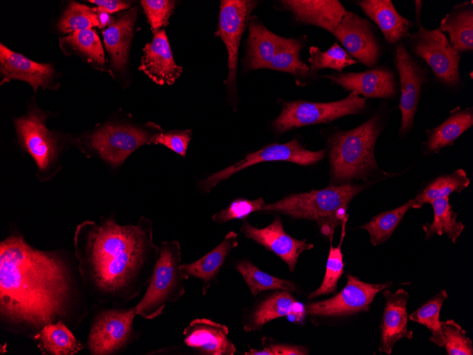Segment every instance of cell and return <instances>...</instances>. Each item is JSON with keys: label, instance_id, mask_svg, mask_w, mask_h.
<instances>
[{"label": "cell", "instance_id": "cell-1", "mask_svg": "<svg viewBox=\"0 0 473 355\" xmlns=\"http://www.w3.org/2000/svg\"><path fill=\"white\" fill-rule=\"evenodd\" d=\"M87 315L77 281L59 252L42 251L22 235L0 244V320L3 328L37 340L47 325L77 326Z\"/></svg>", "mask_w": 473, "mask_h": 355}, {"label": "cell", "instance_id": "cell-2", "mask_svg": "<svg viewBox=\"0 0 473 355\" xmlns=\"http://www.w3.org/2000/svg\"><path fill=\"white\" fill-rule=\"evenodd\" d=\"M152 222L121 225L114 217L85 221L75 231V255L85 288L101 303L125 305L149 283L159 255Z\"/></svg>", "mask_w": 473, "mask_h": 355}, {"label": "cell", "instance_id": "cell-3", "mask_svg": "<svg viewBox=\"0 0 473 355\" xmlns=\"http://www.w3.org/2000/svg\"><path fill=\"white\" fill-rule=\"evenodd\" d=\"M358 185L330 186L321 190L288 196L265 204L262 211L279 212L294 218L316 221L321 232L332 242L335 230L347 216L348 203L361 190Z\"/></svg>", "mask_w": 473, "mask_h": 355}, {"label": "cell", "instance_id": "cell-4", "mask_svg": "<svg viewBox=\"0 0 473 355\" xmlns=\"http://www.w3.org/2000/svg\"><path fill=\"white\" fill-rule=\"evenodd\" d=\"M381 128L378 115L348 131H338L328 140L333 180L343 182L365 178L377 168L374 155Z\"/></svg>", "mask_w": 473, "mask_h": 355}, {"label": "cell", "instance_id": "cell-5", "mask_svg": "<svg viewBox=\"0 0 473 355\" xmlns=\"http://www.w3.org/2000/svg\"><path fill=\"white\" fill-rule=\"evenodd\" d=\"M181 262L179 242L177 240L162 242L146 292L134 306L136 315L153 320L163 312L167 304L176 303L182 298L186 289L179 269Z\"/></svg>", "mask_w": 473, "mask_h": 355}, {"label": "cell", "instance_id": "cell-6", "mask_svg": "<svg viewBox=\"0 0 473 355\" xmlns=\"http://www.w3.org/2000/svg\"><path fill=\"white\" fill-rule=\"evenodd\" d=\"M366 106V98L355 91L339 101L317 103L302 100L283 104L279 116L272 125L277 133H283L304 125L329 123L338 118L361 112Z\"/></svg>", "mask_w": 473, "mask_h": 355}, {"label": "cell", "instance_id": "cell-7", "mask_svg": "<svg viewBox=\"0 0 473 355\" xmlns=\"http://www.w3.org/2000/svg\"><path fill=\"white\" fill-rule=\"evenodd\" d=\"M134 307L101 310L93 317L88 349L93 355H110L123 351L138 340L141 332L135 329Z\"/></svg>", "mask_w": 473, "mask_h": 355}, {"label": "cell", "instance_id": "cell-8", "mask_svg": "<svg viewBox=\"0 0 473 355\" xmlns=\"http://www.w3.org/2000/svg\"><path fill=\"white\" fill-rule=\"evenodd\" d=\"M409 44L413 52L431 67L437 81L448 87L460 84L461 55L439 29L428 30L419 23L418 30L409 35Z\"/></svg>", "mask_w": 473, "mask_h": 355}, {"label": "cell", "instance_id": "cell-9", "mask_svg": "<svg viewBox=\"0 0 473 355\" xmlns=\"http://www.w3.org/2000/svg\"><path fill=\"white\" fill-rule=\"evenodd\" d=\"M324 150L311 151L305 149L297 138L284 143H274L251 152L242 160L226 169L215 172L200 182L204 191L209 192L219 182L246 167L263 162L286 161L300 165H309L318 162L325 156Z\"/></svg>", "mask_w": 473, "mask_h": 355}, {"label": "cell", "instance_id": "cell-10", "mask_svg": "<svg viewBox=\"0 0 473 355\" xmlns=\"http://www.w3.org/2000/svg\"><path fill=\"white\" fill-rule=\"evenodd\" d=\"M217 30L215 35L224 42L228 55L229 73L224 84L235 89L238 50L241 35L248 25L250 14L257 1L250 0H222Z\"/></svg>", "mask_w": 473, "mask_h": 355}, {"label": "cell", "instance_id": "cell-11", "mask_svg": "<svg viewBox=\"0 0 473 355\" xmlns=\"http://www.w3.org/2000/svg\"><path fill=\"white\" fill-rule=\"evenodd\" d=\"M154 136L139 128L107 124L90 136L89 143L105 161L115 168L138 147L152 143Z\"/></svg>", "mask_w": 473, "mask_h": 355}, {"label": "cell", "instance_id": "cell-12", "mask_svg": "<svg viewBox=\"0 0 473 355\" xmlns=\"http://www.w3.org/2000/svg\"><path fill=\"white\" fill-rule=\"evenodd\" d=\"M344 288L334 297L306 305V312L317 316H345L367 311L374 297L380 291L391 287L392 282L367 283L351 274L347 275Z\"/></svg>", "mask_w": 473, "mask_h": 355}, {"label": "cell", "instance_id": "cell-13", "mask_svg": "<svg viewBox=\"0 0 473 355\" xmlns=\"http://www.w3.org/2000/svg\"><path fill=\"white\" fill-rule=\"evenodd\" d=\"M47 115L32 110L16 118L15 127L21 145L35 162L40 174H47L57 155V143L45 125Z\"/></svg>", "mask_w": 473, "mask_h": 355}, {"label": "cell", "instance_id": "cell-14", "mask_svg": "<svg viewBox=\"0 0 473 355\" xmlns=\"http://www.w3.org/2000/svg\"><path fill=\"white\" fill-rule=\"evenodd\" d=\"M332 34L347 53L369 68L377 66L381 50L372 25L365 18L348 11Z\"/></svg>", "mask_w": 473, "mask_h": 355}, {"label": "cell", "instance_id": "cell-15", "mask_svg": "<svg viewBox=\"0 0 473 355\" xmlns=\"http://www.w3.org/2000/svg\"><path fill=\"white\" fill-rule=\"evenodd\" d=\"M394 63L401 84L399 133L404 134L412 126L426 74L401 43L397 45Z\"/></svg>", "mask_w": 473, "mask_h": 355}, {"label": "cell", "instance_id": "cell-16", "mask_svg": "<svg viewBox=\"0 0 473 355\" xmlns=\"http://www.w3.org/2000/svg\"><path fill=\"white\" fill-rule=\"evenodd\" d=\"M240 230L245 237L280 257L292 272L301 253L313 247V244L307 243L306 240H296L287 234L280 217H275L270 225L263 228H257L244 220Z\"/></svg>", "mask_w": 473, "mask_h": 355}, {"label": "cell", "instance_id": "cell-17", "mask_svg": "<svg viewBox=\"0 0 473 355\" xmlns=\"http://www.w3.org/2000/svg\"><path fill=\"white\" fill-rule=\"evenodd\" d=\"M346 91H355L364 98H390L397 92L393 72L387 67H377L361 72L331 74L322 76Z\"/></svg>", "mask_w": 473, "mask_h": 355}, {"label": "cell", "instance_id": "cell-18", "mask_svg": "<svg viewBox=\"0 0 473 355\" xmlns=\"http://www.w3.org/2000/svg\"><path fill=\"white\" fill-rule=\"evenodd\" d=\"M183 342L202 355H233L236 349L229 339V329L207 318L193 320L183 329Z\"/></svg>", "mask_w": 473, "mask_h": 355}, {"label": "cell", "instance_id": "cell-19", "mask_svg": "<svg viewBox=\"0 0 473 355\" xmlns=\"http://www.w3.org/2000/svg\"><path fill=\"white\" fill-rule=\"evenodd\" d=\"M139 69L159 85L173 84L181 76L183 68L174 61L164 30L156 33L152 41L145 45Z\"/></svg>", "mask_w": 473, "mask_h": 355}, {"label": "cell", "instance_id": "cell-20", "mask_svg": "<svg viewBox=\"0 0 473 355\" xmlns=\"http://www.w3.org/2000/svg\"><path fill=\"white\" fill-rule=\"evenodd\" d=\"M383 295L386 305L381 325L380 350L390 354L398 340L413 338V332L407 327L406 305L409 294L404 289H398L395 293L384 291Z\"/></svg>", "mask_w": 473, "mask_h": 355}, {"label": "cell", "instance_id": "cell-21", "mask_svg": "<svg viewBox=\"0 0 473 355\" xmlns=\"http://www.w3.org/2000/svg\"><path fill=\"white\" fill-rule=\"evenodd\" d=\"M280 4L300 22L332 33L347 11L337 0H283Z\"/></svg>", "mask_w": 473, "mask_h": 355}, {"label": "cell", "instance_id": "cell-22", "mask_svg": "<svg viewBox=\"0 0 473 355\" xmlns=\"http://www.w3.org/2000/svg\"><path fill=\"white\" fill-rule=\"evenodd\" d=\"M0 69L4 77L2 81L21 79L28 82L35 92L39 86H47L54 72L50 64L35 62L2 44L0 47Z\"/></svg>", "mask_w": 473, "mask_h": 355}, {"label": "cell", "instance_id": "cell-23", "mask_svg": "<svg viewBox=\"0 0 473 355\" xmlns=\"http://www.w3.org/2000/svg\"><path fill=\"white\" fill-rule=\"evenodd\" d=\"M237 245V234L233 231L228 232L223 241L205 256L195 261L180 265V272L184 280L190 277L200 280L203 282L202 293L205 295L227 257Z\"/></svg>", "mask_w": 473, "mask_h": 355}, {"label": "cell", "instance_id": "cell-24", "mask_svg": "<svg viewBox=\"0 0 473 355\" xmlns=\"http://www.w3.org/2000/svg\"><path fill=\"white\" fill-rule=\"evenodd\" d=\"M357 4L377 25L387 43H395L409 35L411 22L399 14L392 1L362 0Z\"/></svg>", "mask_w": 473, "mask_h": 355}, {"label": "cell", "instance_id": "cell-25", "mask_svg": "<svg viewBox=\"0 0 473 355\" xmlns=\"http://www.w3.org/2000/svg\"><path fill=\"white\" fill-rule=\"evenodd\" d=\"M248 50L244 62L249 71L269 69L283 40L253 18L249 23Z\"/></svg>", "mask_w": 473, "mask_h": 355}, {"label": "cell", "instance_id": "cell-26", "mask_svg": "<svg viewBox=\"0 0 473 355\" xmlns=\"http://www.w3.org/2000/svg\"><path fill=\"white\" fill-rule=\"evenodd\" d=\"M137 18V9L132 8L103 31V37L113 67L118 71L126 66L128 50Z\"/></svg>", "mask_w": 473, "mask_h": 355}, {"label": "cell", "instance_id": "cell-27", "mask_svg": "<svg viewBox=\"0 0 473 355\" xmlns=\"http://www.w3.org/2000/svg\"><path fill=\"white\" fill-rule=\"evenodd\" d=\"M441 32L449 35L450 43L457 52L473 50V1L456 4L440 24Z\"/></svg>", "mask_w": 473, "mask_h": 355}, {"label": "cell", "instance_id": "cell-28", "mask_svg": "<svg viewBox=\"0 0 473 355\" xmlns=\"http://www.w3.org/2000/svg\"><path fill=\"white\" fill-rule=\"evenodd\" d=\"M296 300L287 291L276 292L260 303L244 322L246 332L261 329L266 322L294 312Z\"/></svg>", "mask_w": 473, "mask_h": 355}, {"label": "cell", "instance_id": "cell-29", "mask_svg": "<svg viewBox=\"0 0 473 355\" xmlns=\"http://www.w3.org/2000/svg\"><path fill=\"white\" fill-rule=\"evenodd\" d=\"M472 124V108L455 111L442 124L429 131L426 145L427 150L437 152L452 145Z\"/></svg>", "mask_w": 473, "mask_h": 355}, {"label": "cell", "instance_id": "cell-30", "mask_svg": "<svg viewBox=\"0 0 473 355\" xmlns=\"http://www.w3.org/2000/svg\"><path fill=\"white\" fill-rule=\"evenodd\" d=\"M36 341L42 352L47 354L70 355L82 349L81 343L62 321L44 327Z\"/></svg>", "mask_w": 473, "mask_h": 355}, {"label": "cell", "instance_id": "cell-31", "mask_svg": "<svg viewBox=\"0 0 473 355\" xmlns=\"http://www.w3.org/2000/svg\"><path fill=\"white\" fill-rule=\"evenodd\" d=\"M430 203L433 208L434 217L431 223L423 225L426 235V240L434 234L438 235L445 234L453 243H455L465 225L457 220V214L453 211L452 206L450 205L448 197L433 200Z\"/></svg>", "mask_w": 473, "mask_h": 355}, {"label": "cell", "instance_id": "cell-32", "mask_svg": "<svg viewBox=\"0 0 473 355\" xmlns=\"http://www.w3.org/2000/svg\"><path fill=\"white\" fill-rule=\"evenodd\" d=\"M304 45L302 40L283 38L269 69L290 73L296 78L312 77L315 72L300 57V50Z\"/></svg>", "mask_w": 473, "mask_h": 355}, {"label": "cell", "instance_id": "cell-33", "mask_svg": "<svg viewBox=\"0 0 473 355\" xmlns=\"http://www.w3.org/2000/svg\"><path fill=\"white\" fill-rule=\"evenodd\" d=\"M469 181L465 171L462 169L450 174L439 176L415 198L413 208H421L424 203L448 197L452 192H460L468 186Z\"/></svg>", "mask_w": 473, "mask_h": 355}, {"label": "cell", "instance_id": "cell-34", "mask_svg": "<svg viewBox=\"0 0 473 355\" xmlns=\"http://www.w3.org/2000/svg\"><path fill=\"white\" fill-rule=\"evenodd\" d=\"M236 269L244 279L253 296L266 290H282L287 292L297 291L295 284L291 281L273 276L261 271L251 261H239L236 264Z\"/></svg>", "mask_w": 473, "mask_h": 355}, {"label": "cell", "instance_id": "cell-35", "mask_svg": "<svg viewBox=\"0 0 473 355\" xmlns=\"http://www.w3.org/2000/svg\"><path fill=\"white\" fill-rule=\"evenodd\" d=\"M414 200H409L399 208L382 213L374 217L370 222L360 227L366 230L370 237V242L376 246L387 240L400 223L406 212L413 208Z\"/></svg>", "mask_w": 473, "mask_h": 355}, {"label": "cell", "instance_id": "cell-36", "mask_svg": "<svg viewBox=\"0 0 473 355\" xmlns=\"http://www.w3.org/2000/svg\"><path fill=\"white\" fill-rule=\"evenodd\" d=\"M447 298L446 291H440L409 315V320L425 325L431 332L430 339L438 346H444L439 316L442 305Z\"/></svg>", "mask_w": 473, "mask_h": 355}, {"label": "cell", "instance_id": "cell-37", "mask_svg": "<svg viewBox=\"0 0 473 355\" xmlns=\"http://www.w3.org/2000/svg\"><path fill=\"white\" fill-rule=\"evenodd\" d=\"M347 218L348 215L342 222V232L339 244L336 247H334L331 244L323 282L319 288L309 295V299L315 298L321 295L330 294L334 293L336 290L337 282L343 273L344 264L343 262L341 244L345 237V227Z\"/></svg>", "mask_w": 473, "mask_h": 355}, {"label": "cell", "instance_id": "cell-38", "mask_svg": "<svg viewBox=\"0 0 473 355\" xmlns=\"http://www.w3.org/2000/svg\"><path fill=\"white\" fill-rule=\"evenodd\" d=\"M95 26H100L96 12L75 1L69 4L58 23L59 30L64 33L91 29Z\"/></svg>", "mask_w": 473, "mask_h": 355}, {"label": "cell", "instance_id": "cell-39", "mask_svg": "<svg viewBox=\"0 0 473 355\" xmlns=\"http://www.w3.org/2000/svg\"><path fill=\"white\" fill-rule=\"evenodd\" d=\"M309 62L314 72L325 68L341 72L343 68L358 63L336 42L326 51L310 47Z\"/></svg>", "mask_w": 473, "mask_h": 355}, {"label": "cell", "instance_id": "cell-40", "mask_svg": "<svg viewBox=\"0 0 473 355\" xmlns=\"http://www.w3.org/2000/svg\"><path fill=\"white\" fill-rule=\"evenodd\" d=\"M65 43L73 46L90 60L103 64L104 53L100 39L94 30H76L63 38Z\"/></svg>", "mask_w": 473, "mask_h": 355}, {"label": "cell", "instance_id": "cell-41", "mask_svg": "<svg viewBox=\"0 0 473 355\" xmlns=\"http://www.w3.org/2000/svg\"><path fill=\"white\" fill-rule=\"evenodd\" d=\"M440 329L444 337V346L449 355H472L473 346L471 339L453 320L440 322Z\"/></svg>", "mask_w": 473, "mask_h": 355}, {"label": "cell", "instance_id": "cell-42", "mask_svg": "<svg viewBox=\"0 0 473 355\" xmlns=\"http://www.w3.org/2000/svg\"><path fill=\"white\" fill-rule=\"evenodd\" d=\"M265 203L261 198L255 200L239 198L233 201L228 207L216 213L212 217L217 223H224L234 219H244L251 213L262 211Z\"/></svg>", "mask_w": 473, "mask_h": 355}, {"label": "cell", "instance_id": "cell-43", "mask_svg": "<svg viewBox=\"0 0 473 355\" xmlns=\"http://www.w3.org/2000/svg\"><path fill=\"white\" fill-rule=\"evenodd\" d=\"M140 4L154 34L168 23L175 6L174 1L169 0H142Z\"/></svg>", "mask_w": 473, "mask_h": 355}, {"label": "cell", "instance_id": "cell-44", "mask_svg": "<svg viewBox=\"0 0 473 355\" xmlns=\"http://www.w3.org/2000/svg\"><path fill=\"white\" fill-rule=\"evenodd\" d=\"M191 130H172L154 135L152 143L161 144L176 153L186 156L191 139Z\"/></svg>", "mask_w": 473, "mask_h": 355}, {"label": "cell", "instance_id": "cell-45", "mask_svg": "<svg viewBox=\"0 0 473 355\" xmlns=\"http://www.w3.org/2000/svg\"><path fill=\"white\" fill-rule=\"evenodd\" d=\"M263 348L262 349H250L246 355H306L309 351L306 349L293 345L283 344L268 343L266 339H262Z\"/></svg>", "mask_w": 473, "mask_h": 355}, {"label": "cell", "instance_id": "cell-46", "mask_svg": "<svg viewBox=\"0 0 473 355\" xmlns=\"http://www.w3.org/2000/svg\"><path fill=\"white\" fill-rule=\"evenodd\" d=\"M89 2L98 6L96 10L106 13H112L130 7V4L122 1L118 0H91Z\"/></svg>", "mask_w": 473, "mask_h": 355}]
</instances>
